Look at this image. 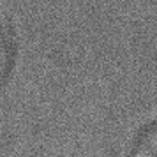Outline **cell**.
Wrapping results in <instances>:
<instances>
[{
    "mask_svg": "<svg viewBox=\"0 0 157 157\" xmlns=\"http://www.w3.org/2000/svg\"><path fill=\"white\" fill-rule=\"evenodd\" d=\"M129 157H157V122L150 124L136 136Z\"/></svg>",
    "mask_w": 157,
    "mask_h": 157,
    "instance_id": "1",
    "label": "cell"
},
{
    "mask_svg": "<svg viewBox=\"0 0 157 157\" xmlns=\"http://www.w3.org/2000/svg\"><path fill=\"white\" fill-rule=\"evenodd\" d=\"M13 64V44L6 25L0 18V83L6 79Z\"/></svg>",
    "mask_w": 157,
    "mask_h": 157,
    "instance_id": "2",
    "label": "cell"
}]
</instances>
